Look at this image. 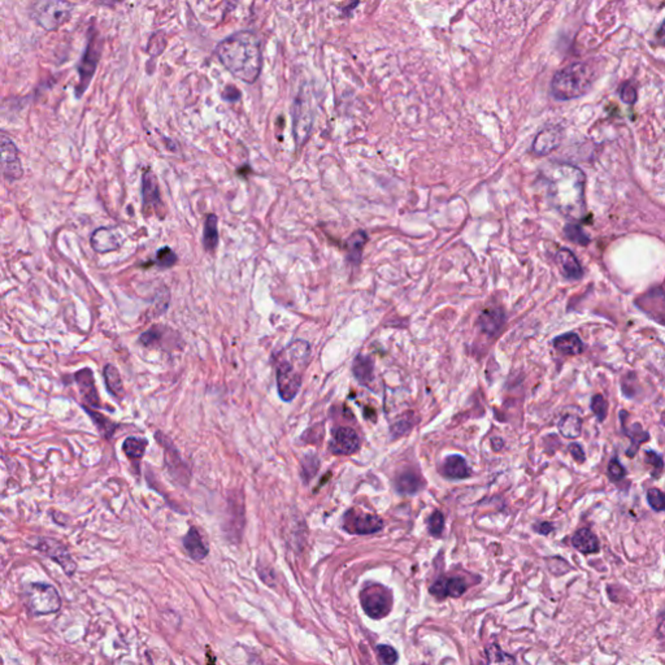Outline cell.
Masks as SVG:
<instances>
[{
    "label": "cell",
    "instance_id": "1",
    "mask_svg": "<svg viewBox=\"0 0 665 665\" xmlns=\"http://www.w3.org/2000/svg\"><path fill=\"white\" fill-rule=\"evenodd\" d=\"M215 54L221 64L243 83H255L263 68L262 42L254 31L239 30L222 39Z\"/></svg>",
    "mask_w": 665,
    "mask_h": 665
},
{
    "label": "cell",
    "instance_id": "2",
    "mask_svg": "<svg viewBox=\"0 0 665 665\" xmlns=\"http://www.w3.org/2000/svg\"><path fill=\"white\" fill-rule=\"evenodd\" d=\"M310 356V343L298 339L283 348L276 357L277 389L283 401H292L301 390Z\"/></svg>",
    "mask_w": 665,
    "mask_h": 665
},
{
    "label": "cell",
    "instance_id": "3",
    "mask_svg": "<svg viewBox=\"0 0 665 665\" xmlns=\"http://www.w3.org/2000/svg\"><path fill=\"white\" fill-rule=\"evenodd\" d=\"M585 176L571 165H557L548 176L550 196L557 210L569 216H581L585 210L583 199Z\"/></svg>",
    "mask_w": 665,
    "mask_h": 665
},
{
    "label": "cell",
    "instance_id": "4",
    "mask_svg": "<svg viewBox=\"0 0 665 665\" xmlns=\"http://www.w3.org/2000/svg\"><path fill=\"white\" fill-rule=\"evenodd\" d=\"M596 73L589 63H573L554 76L551 92L557 101H571L590 92Z\"/></svg>",
    "mask_w": 665,
    "mask_h": 665
},
{
    "label": "cell",
    "instance_id": "5",
    "mask_svg": "<svg viewBox=\"0 0 665 665\" xmlns=\"http://www.w3.org/2000/svg\"><path fill=\"white\" fill-rule=\"evenodd\" d=\"M24 601L29 610L36 615H51L62 608V598L52 585L31 582L24 589Z\"/></svg>",
    "mask_w": 665,
    "mask_h": 665
},
{
    "label": "cell",
    "instance_id": "6",
    "mask_svg": "<svg viewBox=\"0 0 665 665\" xmlns=\"http://www.w3.org/2000/svg\"><path fill=\"white\" fill-rule=\"evenodd\" d=\"M73 12V4L68 1H39L33 6V17L38 25L54 31L60 28Z\"/></svg>",
    "mask_w": 665,
    "mask_h": 665
},
{
    "label": "cell",
    "instance_id": "7",
    "mask_svg": "<svg viewBox=\"0 0 665 665\" xmlns=\"http://www.w3.org/2000/svg\"><path fill=\"white\" fill-rule=\"evenodd\" d=\"M360 601L365 613L374 620H380L387 616L392 608V592L378 583H371L365 586L360 592Z\"/></svg>",
    "mask_w": 665,
    "mask_h": 665
},
{
    "label": "cell",
    "instance_id": "8",
    "mask_svg": "<svg viewBox=\"0 0 665 665\" xmlns=\"http://www.w3.org/2000/svg\"><path fill=\"white\" fill-rule=\"evenodd\" d=\"M101 57V50H99V42H98V34L95 30L90 31V38L89 42L85 48L83 59L78 65V74H80V81L76 87V95L77 98H81L83 92L87 90V87L92 83V77L96 71V66L99 63Z\"/></svg>",
    "mask_w": 665,
    "mask_h": 665
},
{
    "label": "cell",
    "instance_id": "9",
    "mask_svg": "<svg viewBox=\"0 0 665 665\" xmlns=\"http://www.w3.org/2000/svg\"><path fill=\"white\" fill-rule=\"evenodd\" d=\"M342 527L350 534L366 536L380 531L383 528V521L377 515L352 508L345 513L342 519Z\"/></svg>",
    "mask_w": 665,
    "mask_h": 665
},
{
    "label": "cell",
    "instance_id": "10",
    "mask_svg": "<svg viewBox=\"0 0 665 665\" xmlns=\"http://www.w3.org/2000/svg\"><path fill=\"white\" fill-rule=\"evenodd\" d=\"M33 547L38 550L41 554H43L48 559H51L52 562H55L56 564L60 565L66 575H73L76 573L77 564H76L73 557L71 555L69 550L60 541L54 539V538H38L37 543Z\"/></svg>",
    "mask_w": 665,
    "mask_h": 665
},
{
    "label": "cell",
    "instance_id": "11",
    "mask_svg": "<svg viewBox=\"0 0 665 665\" xmlns=\"http://www.w3.org/2000/svg\"><path fill=\"white\" fill-rule=\"evenodd\" d=\"M0 168L10 180H19L24 174L19 150L13 141L6 136H0Z\"/></svg>",
    "mask_w": 665,
    "mask_h": 665
},
{
    "label": "cell",
    "instance_id": "12",
    "mask_svg": "<svg viewBox=\"0 0 665 665\" xmlns=\"http://www.w3.org/2000/svg\"><path fill=\"white\" fill-rule=\"evenodd\" d=\"M360 438L354 429L338 427L331 431L329 450L334 455H352L360 450Z\"/></svg>",
    "mask_w": 665,
    "mask_h": 665
},
{
    "label": "cell",
    "instance_id": "13",
    "mask_svg": "<svg viewBox=\"0 0 665 665\" xmlns=\"http://www.w3.org/2000/svg\"><path fill=\"white\" fill-rule=\"evenodd\" d=\"M307 104V101H301V96L294 103V137L299 146L306 142L312 128V112Z\"/></svg>",
    "mask_w": 665,
    "mask_h": 665
},
{
    "label": "cell",
    "instance_id": "14",
    "mask_svg": "<svg viewBox=\"0 0 665 665\" xmlns=\"http://www.w3.org/2000/svg\"><path fill=\"white\" fill-rule=\"evenodd\" d=\"M74 380L78 385V389H80V392L83 395V401L86 403L85 407L92 408V410L99 408L101 407V398H99V394H98L96 386H95V380H94L92 369L85 368V369L78 371L77 373L74 374Z\"/></svg>",
    "mask_w": 665,
    "mask_h": 665
},
{
    "label": "cell",
    "instance_id": "15",
    "mask_svg": "<svg viewBox=\"0 0 665 665\" xmlns=\"http://www.w3.org/2000/svg\"><path fill=\"white\" fill-rule=\"evenodd\" d=\"M563 130L560 127H547L538 133L533 143V152L539 156L548 155L556 150L563 138Z\"/></svg>",
    "mask_w": 665,
    "mask_h": 665
},
{
    "label": "cell",
    "instance_id": "16",
    "mask_svg": "<svg viewBox=\"0 0 665 665\" xmlns=\"http://www.w3.org/2000/svg\"><path fill=\"white\" fill-rule=\"evenodd\" d=\"M90 245L99 254H107L119 250L122 241L116 230L110 228L96 229L90 238Z\"/></svg>",
    "mask_w": 665,
    "mask_h": 665
},
{
    "label": "cell",
    "instance_id": "17",
    "mask_svg": "<svg viewBox=\"0 0 665 665\" xmlns=\"http://www.w3.org/2000/svg\"><path fill=\"white\" fill-rule=\"evenodd\" d=\"M468 585L460 577H445L434 582L430 587V592L438 599H445L447 596H462L466 592Z\"/></svg>",
    "mask_w": 665,
    "mask_h": 665
},
{
    "label": "cell",
    "instance_id": "18",
    "mask_svg": "<svg viewBox=\"0 0 665 665\" xmlns=\"http://www.w3.org/2000/svg\"><path fill=\"white\" fill-rule=\"evenodd\" d=\"M556 263L560 268V272L568 280H581L583 276L582 266L573 252L568 248H562L556 254Z\"/></svg>",
    "mask_w": 665,
    "mask_h": 665
},
{
    "label": "cell",
    "instance_id": "19",
    "mask_svg": "<svg viewBox=\"0 0 665 665\" xmlns=\"http://www.w3.org/2000/svg\"><path fill=\"white\" fill-rule=\"evenodd\" d=\"M183 547L190 557L196 562L203 560L208 555V546L196 528L190 529L183 537Z\"/></svg>",
    "mask_w": 665,
    "mask_h": 665
},
{
    "label": "cell",
    "instance_id": "20",
    "mask_svg": "<svg viewBox=\"0 0 665 665\" xmlns=\"http://www.w3.org/2000/svg\"><path fill=\"white\" fill-rule=\"evenodd\" d=\"M142 196H143V207H160L162 201H160V189L159 183L156 180L155 174L151 171H147L143 173L142 178Z\"/></svg>",
    "mask_w": 665,
    "mask_h": 665
},
{
    "label": "cell",
    "instance_id": "21",
    "mask_svg": "<svg viewBox=\"0 0 665 665\" xmlns=\"http://www.w3.org/2000/svg\"><path fill=\"white\" fill-rule=\"evenodd\" d=\"M506 321V315L501 308H489L483 310L478 317V325L487 336H495L501 330Z\"/></svg>",
    "mask_w": 665,
    "mask_h": 665
},
{
    "label": "cell",
    "instance_id": "22",
    "mask_svg": "<svg viewBox=\"0 0 665 665\" xmlns=\"http://www.w3.org/2000/svg\"><path fill=\"white\" fill-rule=\"evenodd\" d=\"M556 351L563 355L575 356L582 354L583 343L575 333H565L554 341Z\"/></svg>",
    "mask_w": 665,
    "mask_h": 665
},
{
    "label": "cell",
    "instance_id": "23",
    "mask_svg": "<svg viewBox=\"0 0 665 665\" xmlns=\"http://www.w3.org/2000/svg\"><path fill=\"white\" fill-rule=\"evenodd\" d=\"M572 546L582 554H595L599 551V541L589 529H580L572 537Z\"/></svg>",
    "mask_w": 665,
    "mask_h": 665
},
{
    "label": "cell",
    "instance_id": "24",
    "mask_svg": "<svg viewBox=\"0 0 665 665\" xmlns=\"http://www.w3.org/2000/svg\"><path fill=\"white\" fill-rule=\"evenodd\" d=\"M443 472L451 480H464L471 475V468L463 456H447L443 464Z\"/></svg>",
    "mask_w": 665,
    "mask_h": 665
},
{
    "label": "cell",
    "instance_id": "25",
    "mask_svg": "<svg viewBox=\"0 0 665 665\" xmlns=\"http://www.w3.org/2000/svg\"><path fill=\"white\" fill-rule=\"evenodd\" d=\"M352 373L357 382L363 386H369L374 380V363L369 356H356L352 365Z\"/></svg>",
    "mask_w": 665,
    "mask_h": 665
},
{
    "label": "cell",
    "instance_id": "26",
    "mask_svg": "<svg viewBox=\"0 0 665 665\" xmlns=\"http://www.w3.org/2000/svg\"><path fill=\"white\" fill-rule=\"evenodd\" d=\"M424 485L425 483H424L419 474L415 473L412 471H407V472L399 474L396 477V481H395L396 490L401 494H407V495H413V494L419 492L420 490H422Z\"/></svg>",
    "mask_w": 665,
    "mask_h": 665
},
{
    "label": "cell",
    "instance_id": "27",
    "mask_svg": "<svg viewBox=\"0 0 665 665\" xmlns=\"http://www.w3.org/2000/svg\"><path fill=\"white\" fill-rule=\"evenodd\" d=\"M366 242H368V236H366V233L363 231V230H357L355 233H352V234L350 236V238L347 239V254H348V260H350L352 264H359V263H360L362 254H363V248H364Z\"/></svg>",
    "mask_w": 665,
    "mask_h": 665
},
{
    "label": "cell",
    "instance_id": "28",
    "mask_svg": "<svg viewBox=\"0 0 665 665\" xmlns=\"http://www.w3.org/2000/svg\"><path fill=\"white\" fill-rule=\"evenodd\" d=\"M103 376H104V380H106V385H107L108 392H110L115 398L122 399L124 395H125V389H124V383H122V380H121L119 369H117L115 365L107 364L104 366V369H103Z\"/></svg>",
    "mask_w": 665,
    "mask_h": 665
},
{
    "label": "cell",
    "instance_id": "29",
    "mask_svg": "<svg viewBox=\"0 0 665 665\" xmlns=\"http://www.w3.org/2000/svg\"><path fill=\"white\" fill-rule=\"evenodd\" d=\"M219 245V228H217V217L216 215H208L204 220V229H203V246L208 251L212 252L216 250Z\"/></svg>",
    "mask_w": 665,
    "mask_h": 665
},
{
    "label": "cell",
    "instance_id": "30",
    "mask_svg": "<svg viewBox=\"0 0 665 665\" xmlns=\"http://www.w3.org/2000/svg\"><path fill=\"white\" fill-rule=\"evenodd\" d=\"M582 430V420L580 419L577 415H565L559 422V431L560 434L568 439H575L580 437Z\"/></svg>",
    "mask_w": 665,
    "mask_h": 665
},
{
    "label": "cell",
    "instance_id": "31",
    "mask_svg": "<svg viewBox=\"0 0 665 665\" xmlns=\"http://www.w3.org/2000/svg\"><path fill=\"white\" fill-rule=\"evenodd\" d=\"M147 446H148V441L146 438L129 437L125 439L122 450L130 460L139 462L145 455Z\"/></svg>",
    "mask_w": 665,
    "mask_h": 665
},
{
    "label": "cell",
    "instance_id": "32",
    "mask_svg": "<svg viewBox=\"0 0 665 665\" xmlns=\"http://www.w3.org/2000/svg\"><path fill=\"white\" fill-rule=\"evenodd\" d=\"M85 410H87L89 416L92 417L94 424L96 425V428L101 431V436L107 438V439L112 438V436L115 434V431H116V429H117L119 425H117L116 422H113L112 420L108 419L107 416L99 413L98 410H92V408H87V407H85Z\"/></svg>",
    "mask_w": 665,
    "mask_h": 665
},
{
    "label": "cell",
    "instance_id": "33",
    "mask_svg": "<svg viewBox=\"0 0 665 665\" xmlns=\"http://www.w3.org/2000/svg\"><path fill=\"white\" fill-rule=\"evenodd\" d=\"M485 665H515V659L506 654L501 647L490 645L485 650Z\"/></svg>",
    "mask_w": 665,
    "mask_h": 665
},
{
    "label": "cell",
    "instance_id": "34",
    "mask_svg": "<svg viewBox=\"0 0 665 665\" xmlns=\"http://www.w3.org/2000/svg\"><path fill=\"white\" fill-rule=\"evenodd\" d=\"M622 428H624V433L631 439V443H633V446L630 447L628 450V456L636 455L639 446H641L645 441H647V439L650 438V436H648L647 431H645V430L642 429L641 424H634V425L630 427V429L625 428V427H622Z\"/></svg>",
    "mask_w": 665,
    "mask_h": 665
},
{
    "label": "cell",
    "instance_id": "35",
    "mask_svg": "<svg viewBox=\"0 0 665 665\" xmlns=\"http://www.w3.org/2000/svg\"><path fill=\"white\" fill-rule=\"evenodd\" d=\"M592 410L594 416L603 422L607 419L608 415V403L604 399V396L598 394L592 399Z\"/></svg>",
    "mask_w": 665,
    "mask_h": 665
},
{
    "label": "cell",
    "instance_id": "36",
    "mask_svg": "<svg viewBox=\"0 0 665 665\" xmlns=\"http://www.w3.org/2000/svg\"><path fill=\"white\" fill-rule=\"evenodd\" d=\"M177 263V255L169 247H163L156 254V264L162 268H171Z\"/></svg>",
    "mask_w": 665,
    "mask_h": 665
},
{
    "label": "cell",
    "instance_id": "37",
    "mask_svg": "<svg viewBox=\"0 0 665 665\" xmlns=\"http://www.w3.org/2000/svg\"><path fill=\"white\" fill-rule=\"evenodd\" d=\"M301 466H303V477L306 481H310V478L317 473L320 468V460L319 456L316 455H308L304 457L303 463H301Z\"/></svg>",
    "mask_w": 665,
    "mask_h": 665
},
{
    "label": "cell",
    "instance_id": "38",
    "mask_svg": "<svg viewBox=\"0 0 665 665\" xmlns=\"http://www.w3.org/2000/svg\"><path fill=\"white\" fill-rule=\"evenodd\" d=\"M163 333H164V330L162 329V327H152L139 337V341L143 346H155L156 343L162 342Z\"/></svg>",
    "mask_w": 665,
    "mask_h": 665
},
{
    "label": "cell",
    "instance_id": "39",
    "mask_svg": "<svg viewBox=\"0 0 665 665\" xmlns=\"http://www.w3.org/2000/svg\"><path fill=\"white\" fill-rule=\"evenodd\" d=\"M429 533L434 537H439L445 529V516L442 512L436 510L428 519Z\"/></svg>",
    "mask_w": 665,
    "mask_h": 665
},
{
    "label": "cell",
    "instance_id": "40",
    "mask_svg": "<svg viewBox=\"0 0 665 665\" xmlns=\"http://www.w3.org/2000/svg\"><path fill=\"white\" fill-rule=\"evenodd\" d=\"M647 501H648L650 507L656 512H662L664 510V494L659 489H650L647 492Z\"/></svg>",
    "mask_w": 665,
    "mask_h": 665
},
{
    "label": "cell",
    "instance_id": "41",
    "mask_svg": "<svg viewBox=\"0 0 665 665\" xmlns=\"http://www.w3.org/2000/svg\"><path fill=\"white\" fill-rule=\"evenodd\" d=\"M565 236L569 238L571 241L578 243V245H587L589 243V238L583 234L582 229L577 227V225H566L565 227Z\"/></svg>",
    "mask_w": 665,
    "mask_h": 665
},
{
    "label": "cell",
    "instance_id": "42",
    "mask_svg": "<svg viewBox=\"0 0 665 665\" xmlns=\"http://www.w3.org/2000/svg\"><path fill=\"white\" fill-rule=\"evenodd\" d=\"M378 650V655H380V659L385 665H394L396 663L398 660V654L396 651L392 648V646H387V645H380L377 647Z\"/></svg>",
    "mask_w": 665,
    "mask_h": 665
},
{
    "label": "cell",
    "instance_id": "43",
    "mask_svg": "<svg viewBox=\"0 0 665 665\" xmlns=\"http://www.w3.org/2000/svg\"><path fill=\"white\" fill-rule=\"evenodd\" d=\"M608 474H610V480H613V481H621L625 477L627 471L622 465L620 464L617 457L610 460V465H608Z\"/></svg>",
    "mask_w": 665,
    "mask_h": 665
},
{
    "label": "cell",
    "instance_id": "44",
    "mask_svg": "<svg viewBox=\"0 0 665 665\" xmlns=\"http://www.w3.org/2000/svg\"><path fill=\"white\" fill-rule=\"evenodd\" d=\"M413 425V421L412 420H407V417L404 419L398 420L395 424H392V437L398 438L403 436L404 433H407Z\"/></svg>",
    "mask_w": 665,
    "mask_h": 665
},
{
    "label": "cell",
    "instance_id": "45",
    "mask_svg": "<svg viewBox=\"0 0 665 665\" xmlns=\"http://www.w3.org/2000/svg\"><path fill=\"white\" fill-rule=\"evenodd\" d=\"M621 99L628 103V104H633L634 101H637V92L634 89L633 85L630 83H625L621 89Z\"/></svg>",
    "mask_w": 665,
    "mask_h": 665
},
{
    "label": "cell",
    "instance_id": "46",
    "mask_svg": "<svg viewBox=\"0 0 665 665\" xmlns=\"http://www.w3.org/2000/svg\"><path fill=\"white\" fill-rule=\"evenodd\" d=\"M646 462L650 465L655 466V471H657L659 473L662 472L663 469V456L656 454L655 451H647L646 452Z\"/></svg>",
    "mask_w": 665,
    "mask_h": 665
},
{
    "label": "cell",
    "instance_id": "47",
    "mask_svg": "<svg viewBox=\"0 0 665 665\" xmlns=\"http://www.w3.org/2000/svg\"><path fill=\"white\" fill-rule=\"evenodd\" d=\"M222 98L228 101H237L241 99V92L238 90L236 86H227L225 90L222 92Z\"/></svg>",
    "mask_w": 665,
    "mask_h": 665
},
{
    "label": "cell",
    "instance_id": "48",
    "mask_svg": "<svg viewBox=\"0 0 665 665\" xmlns=\"http://www.w3.org/2000/svg\"><path fill=\"white\" fill-rule=\"evenodd\" d=\"M569 452H571V455H572L574 460H575L577 463H580V464L586 460L582 447L580 446V445H577V443H572V445L569 446Z\"/></svg>",
    "mask_w": 665,
    "mask_h": 665
},
{
    "label": "cell",
    "instance_id": "49",
    "mask_svg": "<svg viewBox=\"0 0 665 665\" xmlns=\"http://www.w3.org/2000/svg\"><path fill=\"white\" fill-rule=\"evenodd\" d=\"M552 525L550 522H542V524H538V527H536V530L538 533L546 536L550 531H552Z\"/></svg>",
    "mask_w": 665,
    "mask_h": 665
},
{
    "label": "cell",
    "instance_id": "50",
    "mask_svg": "<svg viewBox=\"0 0 665 665\" xmlns=\"http://www.w3.org/2000/svg\"><path fill=\"white\" fill-rule=\"evenodd\" d=\"M492 446L494 451H501V448L504 447V442L501 438H492Z\"/></svg>",
    "mask_w": 665,
    "mask_h": 665
}]
</instances>
